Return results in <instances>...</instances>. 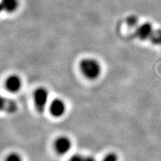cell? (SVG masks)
Wrapping results in <instances>:
<instances>
[{"instance_id":"1","label":"cell","mask_w":161,"mask_h":161,"mask_svg":"<svg viewBox=\"0 0 161 161\" xmlns=\"http://www.w3.org/2000/svg\"><path fill=\"white\" fill-rule=\"evenodd\" d=\"M80 69L82 74L89 79H96L100 75L102 67L99 62L93 58H85L80 61Z\"/></svg>"},{"instance_id":"2","label":"cell","mask_w":161,"mask_h":161,"mask_svg":"<svg viewBox=\"0 0 161 161\" xmlns=\"http://www.w3.org/2000/svg\"><path fill=\"white\" fill-rule=\"evenodd\" d=\"M49 100V92L44 87H39L34 93V102L37 109L40 112H43L45 110L46 104Z\"/></svg>"},{"instance_id":"3","label":"cell","mask_w":161,"mask_h":161,"mask_svg":"<svg viewBox=\"0 0 161 161\" xmlns=\"http://www.w3.org/2000/svg\"><path fill=\"white\" fill-rule=\"evenodd\" d=\"M72 147V142L67 136H59L55 142V148L58 154H66Z\"/></svg>"},{"instance_id":"4","label":"cell","mask_w":161,"mask_h":161,"mask_svg":"<svg viewBox=\"0 0 161 161\" xmlns=\"http://www.w3.org/2000/svg\"><path fill=\"white\" fill-rule=\"evenodd\" d=\"M49 109L52 116L55 117H60L64 115L66 111V104L64 101L60 98H55L52 101Z\"/></svg>"},{"instance_id":"5","label":"cell","mask_w":161,"mask_h":161,"mask_svg":"<svg viewBox=\"0 0 161 161\" xmlns=\"http://www.w3.org/2000/svg\"><path fill=\"white\" fill-rule=\"evenodd\" d=\"M5 86L9 92H17L22 86V80L19 76L13 75L9 76L5 81Z\"/></svg>"},{"instance_id":"6","label":"cell","mask_w":161,"mask_h":161,"mask_svg":"<svg viewBox=\"0 0 161 161\" xmlns=\"http://www.w3.org/2000/svg\"><path fill=\"white\" fill-rule=\"evenodd\" d=\"M153 31L152 25L150 23H144L140 25L136 31V35L140 40L150 39Z\"/></svg>"},{"instance_id":"7","label":"cell","mask_w":161,"mask_h":161,"mask_svg":"<svg viewBox=\"0 0 161 161\" xmlns=\"http://www.w3.org/2000/svg\"><path fill=\"white\" fill-rule=\"evenodd\" d=\"M0 5L4 11L13 12L17 8L18 2L17 0H2Z\"/></svg>"},{"instance_id":"8","label":"cell","mask_w":161,"mask_h":161,"mask_svg":"<svg viewBox=\"0 0 161 161\" xmlns=\"http://www.w3.org/2000/svg\"><path fill=\"white\" fill-rule=\"evenodd\" d=\"M69 161H96L95 158L90 155H84V154H76L70 158Z\"/></svg>"},{"instance_id":"9","label":"cell","mask_w":161,"mask_h":161,"mask_svg":"<svg viewBox=\"0 0 161 161\" xmlns=\"http://www.w3.org/2000/svg\"><path fill=\"white\" fill-rule=\"evenodd\" d=\"M17 109V103L12 99H7L6 102V105L5 108V111L9 113V114H12V113L15 112Z\"/></svg>"},{"instance_id":"10","label":"cell","mask_w":161,"mask_h":161,"mask_svg":"<svg viewBox=\"0 0 161 161\" xmlns=\"http://www.w3.org/2000/svg\"><path fill=\"white\" fill-rule=\"evenodd\" d=\"M150 40L154 44H161V29H158L153 31Z\"/></svg>"},{"instance_id":"11","label":"cell","mask_w":161,"mask_h":161,"mask_svg":"<svg viewBox=\"0 0 161 161\" xmlns=\"http://www.w3.org/2000/svg\"><path fill=\"white\" fill-rule=\"evenodd\" d=\"M5 161H23V160H22V158L19 156V154H17V153H11L6 158Z\"/></svg>"},{"instance_id":"12","label":"cell","mask_w":161,"mask_h":161,"mask_svg":"<svg viewBox=\"0 0 161 161\" xmlns=\"http://www.w3.org/2000/svg\"><path fill=\"white\" fill-rule=\"evenodd\" d=\"M102 161H118V156L114 152L108 153Z\"/></svg>"},{"instance_id":"13","label":"cell","mask_w":161,"mask_h":161,"mask_svg":"<svg viewBox=\"0 0 161 161\" xmlns=\"http://www.w3.org/2000/svg\"><path fill=\"white\" fill-rule=\"evenodd\" d=\"M127 23H128V24L130 26H131V27L136 26L138 23L137 17H135V16H130V17L128 18V19H127Z\"/></svg>"},{"instance_id":"14","label":"cell","mask_w":161,"mask_h":161,"mask_svg":"<svg viewBox=\"0 0 161 161\" xmlns=\"http://www.w3.org/2000/svg\"><path fill=\"white\" fill-rule=\"evenodd\" d=\"M6 102L7 99L0 95V111L2 110H5V105H6Z\"/></svg>"},{"instance_id":"15","label":"cell","mask_w":161,"mask_h":161,"mask_svg":"<svg viewBox=\"0 0 161 161\" xmlns=\"http://www.w3.org/2000/svg\"><path fill=\"white\" fill-rule=\"evenodd\" d=\"M3 11V8H2V7H1V5H0V13H1V11Z\"/></svg>"}]
</instances>
